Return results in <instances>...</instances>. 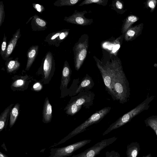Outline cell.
Listing matches in <instances>:
<instances>
[{"label": "cell", "mask_w": 157, "mask_h": 157, "mask_svg": "<svg viewBox=\"0 0 157 157\" xmlns=\"http://www.w3.org/2000/svg\"><path fill=\"white\" fill-rule=\"evenodd\" d=\"M71 71L69 64L66 61L63 67L61 80V86L66 87L70 80Z\"/></svg>", "instance_id": "cell-15"}, {"label": "cell", "mask_w": 157, "mask_h": 157, "mask_svg": "<svg viewBox=\"0 0 157 157\" xmlns=\"http://www.w3.org/2000/svg\"><path fill=\"white\" fill-rule=\"evenodd\" d=\"M45 149H43L42 150L40 151V152H41L42 151V152H43L45 150Z\"/></svg>", "instance_id": "cell-41"}, {"label": "cell", "mask_w": 157, "mask_h": 157, "mask_svg": "<svg viewBox=\"0 0 157 157\" xmlns=\"http://www.w3.org/2000/svg\"><path fill=\"white\" fill-rule=\"evenodd\" d=\"M157 1L155 0H149L146 2L147 6L151 9V12H153L155 10Z\"/></svg>", "instance_id": "cell-31"}, {"label": "cell", "mask_w": 157, "mask_h": 157, "mask_svg": "<svg viewBox=\"0 0 157 157\" xmlns=\"http://www.w3.org/2000/svg\"><path fill=\"white\" fill-rule=\"evenodd\" d=\"M156 52H157V48H156Z\"/></svg>", "instance_id": "cell-42"}, {"label": "cell", "mask_w": 157, "mask_h": 157, "mask_svg": "<svg viewBox=\"0 0 157 157\" xmlns=\"http://www.w3.org/2000/svg\"><path fill=\"white\" fill-rule=\"evenodd\" d=\"M86 11L82 12H75L72 15L68 17H65L64 20L66 22L81 25H86L90 24L92 19H87L84 16Z\"/></svg>", "instance_id": "cell-9"}, {"label": "cell", "mask_w": 157, "mask_h": 157, "mask_svg": "<svg viewBox=\"0 0 157 157\" xmlns=\"http://www.w3.org/2000/svg\"><path fill=\"white\" fill-rule=\"evenodd\" d=\"M91 140H84L69 145L50 149L48 157H67L71 155L76 151L90 143Z\"/></svg>", "instance_id": "cell-4"}, {"label": "cell", "mask_w": 157, "mask_h": 157, "mask_svg": "<svg viewBox=\"0 0 157 157\" xmlns=\"http://www.w3.org/2000/svg\"><path fill=\"white\" fill-rule=\"evenodd\" d=\"M112 75V87L116 99L123 104L130 97V89L128 82L119 62L110 63Z\"/></svg>", "instance_id": "cell-1"}, {"label": "cell", "mask_w": 157, "mask_h": 157, "mask_svg": "<svg viewBox=\"0 0 157 157\" xmlns=\"http://www.w3.org/2000/svg\"><path fill=\"white\" fill-rule=\"evenodd\" d=\"M139 17L135 15H130L126 18L122 28V33H124L130 28L134 23L138 21Z\"/></svg>", "instance_id": "cell-19"}, {"label": "cell", "mask_w": 157, "mask_h": 157, "mask_svg": "<svg viewBox=\"0 0 157 157\" xmlns=\"http://www.w3.org/2000/svg\"><path fill=\"white\" fill-rule=\"evenodd\" d=\"M115 152L114 150L110 151H107L105 153V157H115Z\"/></svg>", "instance_id": "cell-34"}, {"label": "cell", "mask_w": 157, "mask_h": 157, "mask_svg": "<svg viewBox=\"0 0 157 157\" xmlns=\"http://www.w3.org/2000/svg\"><path fill=\"white\" fill-rule=\"evenodd\" d=\"M25 82L24 79L21 78L18 79L13 83L12 86L15 87H22L25 85Z\"/></svg>", "instance_id": "cell-32"}, {"label": "cell", "mask_w": 157, "mask_h": 157, "mask_svg": "<svg viewBox=\"0 0 157 157\" xmlns=\"http://www.w3.org/2000/svg\"><path fill=\"white\" fill-rule=\"evenodd\" d=\"M43 121L44 123L50 122L52 118V108L47 97L45 100L43 110Z\"/></svg>", "instance_id": "cell-14"}, {"label": "cell", "mask_w": 157, "mask_h": 157, "mask_svg": "<svg viewBox=\"0 0 157 157\" xmlns=\"http://www.w3.org/2000/svg\"><path fill=\"white\" fill-rule=\"evenodd\" d=\"M147 127H149L155 132L157 137V115L151 116L144 121Z\"/></svg>", "instance_id": "cell-23"}, {"label": "cell", "mask_w": 157, "mask_h": 157, "mask_svg": "<svg viewBox=\"0 0 157 157\" xmlns=\"http://www.w3.org/2000/svg\"><path fill=\"white\" fill-rule=\"evenodd\" d=\"M5 12L3 1L0 2V27L4 21L5 18Z\"/></svg>", "instance_id": "cell-29"}, {"label": "cell", "mask_w": 157, "mask_h": 157, "mask_svg": "<svg viewBox=\"0 0 157 157\" xmlns=\"http://www.w3.org/2000/svg\"><path fill=\"white\" fill-rule=\"evenodd\" d=\"M81 0H58L54 3V5L57 7L64 6H72Z\"/></svg>", "instance_id": "cell-25"}, {"label": "cell", "mask_w": 157, "mask_h": 157, "mask_svg": "<svg viewBox=\"0 0 157 157\" xmlns=\"http://www.w3.org/2000/svg\"><path fill=\"white\" fill-rule=\"evenodd\" d=\"M61 32V30L49 33L46 36L44 41L48 43L50 45H54L56 47L57 38Z\"/></svg>", "instance_id": "cell-22"}, {"label": "cell", "mask_w": 157, "mask_h": 157, "mask_svg": "<svg viewBox=\"0 0 157 157\" xmlns=\"http://www.w3.org/2000/svg\"><path fill=\"white\" fill-rule=\"evenodd\" d=\"M155 97L154 96H147L144 101L136 107L119 118L116 121L117 126L120 127L124 125L142 112L147 110L150 107V103Z\"/></svg>", "instance_id": "cell-3"}, {"label": "cell", "mask_w": 157, "mask_h": 157, "mask_svg": "<svg viewBox=\"0 0 157 157\" xmlns=\"http://www.w3.org/2000/svg\"><path fill=\"white\" fill-rule=\"evenodd\" d=\"M20 29H18L13 34L12 37L9 41L7 46L6 53L2 58L5 60L8 58L14 50L18 39L21 36Z\"/></svg>", "instance_id": "cell-10"}, {"label": "cell", "mask_w": 157, "mask_h": 157, "mask_svg": "<svg viewBox=\"0 0 157 157\" xmlns=\"http://www.w3.org/2000/svg\"><path fill=\"white\" fill-rule=\"evenodd\" d=\"M87 44L86 42H80L76 45L74 48L75 66L76 70L80 68L86 58L87 53Z\"/></svg>", "instance_id": "cell-7"}, {"label": "cell", "mask_w": 157, "mask_h": 157, "mask_svg": "<svg viewBox=\"0 0 157 157\" xmlns=\"http://www.w3.org/2000/svg\"><path fill=\"white\" fill-rule=\"evenodd\" d=\"M86 98L80 97L73 101L74 103L77 106H82V105L85 104L86 102Z\"/></svg>", "instance_id": "cell-30"}, {"label": "cell", "mask_w": 157, "mask_h": 157, "mask_svg": "<svg viewBox=\"0 0 157 157\" xmlns=\"http://www.w3.org/2000/svg\"><path fill=\"white\" fill-rule=\"evenodd\" d=\"M117 139L114 136L102 140L83 152L72 157H95L103 149L113 143Z\"/></svg>", "instance_id": "cell-5"}, {"label": "cell", "mask_w": 157, "mask_h": 157, "mask_svg": "<svg viewBox=\"0 0 157 157\" xmlns=\"http://www.w3.org/2000/svg\"><path fill=\"white\" fill-rule=\"evenodd\" d=\"M0 157H9L6 154L2 153L1 151H0Z\"/></svg>", "instance_id": "cell-37"}, {"label": "cell", "mask_w": 157, "mask_h": 157, "mask_svg": "<svg viewBox=\"0 0 157 157\" xmlns=\"http://www.w3.org/2000/svg\"><path fill=\"white\" fill-rule=\"evenodd\" d=\"M115 5L117 8L119 9H122L123 8L122 3L119 1H117L115 3Z\"/></svg>", "instance_id": "cell-36"}, {"label": "cell", "mask_w": 157, "mask_h": 157, "mask_svg": "<svg viewBox=\"0 0 157 157\" xmlns=\"http://www.w3.org/2000/svg\"><path fill=\"white\" fill-rule=\"evenodd\" d=\"M13 105V104H12L5 109L0 116V132L2 131L4 128H6Z\"/></svg>", "instance_id": "cell-18"}, {"label": "cell", "mask_w": 157, "mask_h": 157, "mask_svg": "<svg viewBox=\"0 0 157 157\" xmlns=\"http://www.w3.org/2000/svg\"><path fill=\"white\" fill-rule=\"evenodd\" d=\"M82 106L77 105L72 101L67 104L64 109L66 110V113L69 115H74L78 112L81 109Z\"/></svg>", "instance_id": "cell-24"}, {"label": "cell", "mask_w": 157, "mask_h": 157, "mask_svg": "<svg viewBox=\"0 0 157 157\" xmlns=\"http://www.w3.org/2000/svg\"><path fill=\"white\" fill-rule=\"evenodd\" d=\"M20 104H16L12 109L10 115V127H12L15 124L19 113Z\"/></svg>", "instance_id": "cell-20"}, {"label": "cell", "mask_w": 157, "mask_h": 157, "mask_svg": "<svg viewBox=\"0 0 157 157\" xmlns=\"http://www.w3.org/2000/svg\"><path fill=\"white\" fill-rule=\"evenodd\" d=\"M139 144L136 142H132L127 147V157H137L140 151Z\"/></svg>", "instance_id": "cell-17"}, {"label": "cell", "mask_w": 157, "mask_h": 157, "mask_svg": "<svg viewBox=\"0 0 157 157\" xmlns=\"http://www.w3.org/2000/svg\"><path fill=\"white\" fill-rule=\"evenodd\" d=\"M1 146L6 151H7V149L6 147L5 144L3 143V144L1 145Z\"/></svg>", "instance_id": "cell-38"}, {"label": "cell", "mask_w": 157, "mask_h": 157, "mask_svg": "<svg viewBox=\"0 0 157 157\" xmlns=\"http://www.w3.org/2000/svg\"><path fill=\"white\" fill-rule=\"evenodd\" d=\"M31 25L33 31H39L45 30L47 28V22L37 14H35L30 18Z\"/></svg>", "instance_id": "cell-12"}, {"label": "cell", "mask_w": 157, "mask_h": 157, "mask_svg": "<svg viewBox=\"0 0 157 157\" xmlns=\"http://www.w3.org/2000/svg\"><path fill=\"white\" fill-rule=\"evenodd\" d=\"M55 65V59L52 54L50 51L48 52L43 59L41 66L45 79H47L53 73Z\"/></svg>", "instance_id": "cell-8"}, {"label": "cell", "mask_w": 157, "mask_h": 157, "mask_svg": "<svg viewBox=\"0 0 157 157\" xmlns=\"http://www.w3.org/2000/svg\"><path fill=\"white\" fill-rule=\"evenodd\" d=\"M111 109L110 107H105L96 111L84 122L77 126L66 136L57 144H55L52 146H56L65 142L75 136L84 131L90 126L99 122L109 112Z\"/></svg>", "instance_id": "cell-2"}, {"label": "cell", "mask_w": 157, "mask_h": 157, "mask_svg": "<svg viewBox=\"0 0 157 157\" xmlns=\"http://www.w3.org/2000/svg\"><path fill=\"white\" fill-rule=\"evenodd\" d=\"M96 63L107 91L115 98H116V94L112 87V75L110 63L105 65H102L98 61H96Z\"/></svg>", "instance_id": "cell-6"}, {"label": "cell", "mask_w": 157, "mask_h": 157, "mask_svg": "<svg viewBox=\"0 0 157 157\" xmlns=\"http://www.w3.org/2000/svg\"><path fill=\"white\" fill-rule=\"evenodd\" d=\"M69 33V30L67 29H62L57 38L56 47H59L60 44L62 42L67 36Z\"/></svg>", "instance_id": "cell-26"}, {"label": "cell", "mask_w": 157, "mask_h": 157, "mask_svg": "<svg viewBox=\"0 0 157 157\" xmlns=\"http://www.w3.org/2000/svg\"><path fill=\"white\" fill-rule=\"evenodd\" d=\"M115 157H120V155L119 152L116 151Z\"/></svg>", "instance_id": "cell-39"}, {"label": "cell", "mask_w": 157, "mask_h": 157, "mask_svg": "<svg viewBox=\"0 0 157 157\" xmlns=\"http://www.w3.org/2000/svg\"><path fill=\"white\" fill-rule=\"evenodd\" d=\"M107 1L103 0H86L83 1L80 4L79 6H82L85 5H88L91 3H96L98 4L104 5V3L106 2Z\"/></svg>", "instance_id": "cell-27"}, {"label": "cell", "mask_w": 157, "mask_h": 157, "mask_svg": "<svg viewBox=\"0 0 157 157\" xmlns=\"http://www.w3.org/2000/svg\"><path fill=\"white\" fill-rule=\"evenodd\" d=\"M42 85L39 82L36 83L33 86V88L34 90L36 91H39L42 89Z\"/></svg>", "instance_id": "cell-35"}, {"label": "cell", "mask_w": 157, "mask_h": 157, "mask_svg": "<svg viewBox=\"0 0 157 157\" xmlns=\"http://www.w3.org/2000/svg\"><path fill=\"white\" fill-rule=\"evenodd\" d=\"M7 46V37L6 36L4 33L0 52V54L2 58L5 54Z\"/></svg>", "instance_id": "cell-28"}, {"label": "cell", "mask_w": 157, "mask_h": 157, "mask_svg": "<svg viewBox=\"0 0 157 157\" xmlns=\"http://www.w3.org/2000/svg\"><path fill=\"white\" fill-rule=\"evenodd\" d=\"M93 82L90 77H86L82 80L76 91V93H79L83 89L89 90L91 88L93 85Z\"/></svg>", "instance_id": "cell-21"}, {"label": "cell", "mask_w": 157, "mask_h": 157, "mask_svg": "<svg viewBox=\"0 0 157 157\" xmlns=\"http://www.w3.org/2000/svg\"><path fill=\"white\" fill-rule=\"evenodd\" d=\"M143 157H151V154H149L143 156Z\"/></svg>", "instance_id": "cell-40"}, {"label": "cell", "mask_w": 157, "mask_h": 157, "mask_svg": "<svg viewBox=\"0 0 157 157\" xmlns=\"http://www.w3.org/2000/svg\"><path fill=\"white\" fill-rule=\"evenodd\" d=\"M32 5L33 8L40 13H42L45 10L44 7L42 5L34 3Z\"/></svg>", "instance_id": "cell-33"}, {"label": "cell", "mask_w": 157, "mask_h": 157, "mask_svg": "<svg viewBox=\"0 0 157 157\" xmlns=\"http://www.w3.org/2000/svg\"><path fill=\"white\" fill-rule=\"evenodd\" d=\"M143 26V23H141L129 29L124 33L125 40L128 41L135 39L141 34Z\"/></svg>", "instance_id": "cell-11"}, {"label": "cell", "mask_w": 157, "mask_h": 157, "mask_svg": "<svg viewBox=\"0 0 157 157\" xmlns=\"http://www.w3.org/2000/svg\"><path fill=\"white\" fill-rule=\"evenodd\" d=\"M5 64L6 70L8 73H11L18 70L20 67L21 64L18 61V58L13 59V57H9L6 60Z\"/></svg>", "instance_id": "cell-16"}, {"label": "cell", "mask_w": 157, "mask_h": 157, "mask_svg": "<svg viewBox=\"0 0 157 157\" xmlns=\"http://www.w3.org/2000/svg\"><path fill=\"white\" fill-rule=\"evenodd\" d=\"M39 46L32 45L28 50L27 52V60L25 68L26 71H28L36 57L38 53Z\"/></svg>", "instance_id": "cell-13"}]
</instances>
